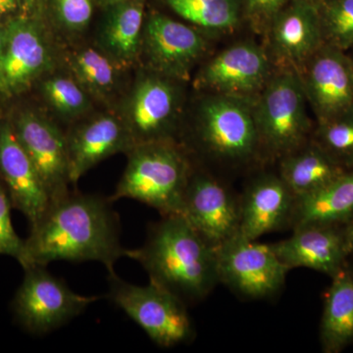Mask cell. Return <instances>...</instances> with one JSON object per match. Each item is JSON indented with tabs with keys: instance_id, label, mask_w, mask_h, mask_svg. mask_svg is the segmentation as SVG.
Here are the masks:
<instances>
[{
	"instance_id": "cell-22",
	"label": "cell",
	"mask_w": 353,
	"mask_h": 353,
	"mask_svg": "<svg viewBox=\"0 0 353 353\" xmlns=\"http://www.w3.org/2000/svg\"><path fill=\"white\" fill-rule=\"evenodd\" d=\"M325 294L320 343L325 353H340L353 345V267L345 265L332 277Z\"/></svg>"
},
{
	"instance_id": "cell-31",
	"label": "cell",
	"mask_w": 353,
	"mask_h": 353,
	"mask_svg": "<svg viewBox=\"0 0 353 353\" xmlns=\"http://www.w3.org/2000/svg\"><path fill=\"white\" fill-rule=\"evenodd\" d=\"M292 0H241L243 20H248L254 32L265 36L269 26Z\"/></svg>"
},
{
	"instance_id": "cell-23",
	"label": "cell",
	"mask_w": 353,
	"mask_h": 353,
	"mask_svg": "<svg viewBox=\"0 0 353 353\" xmlns=\"http://www.w3.org/2000/svg\"><path fill=\"white\" fill-rule=\"evenodd\" d=\"M278 174L296 199L312 194L347 169L334 161L312 139L277 161Z\"/></svg>"
},
{
	"instance_id": "cell-26",
	"label": "cell",
	"mask_w": 353,
	"mask_h": 353,
	"mask_svg": "<svg viewBox=\"0 0 353 353\" xmlns=\"http://www.w3.org/2000/svg\"><path fill=\"white\" fill-rule=\"evenodd\" d=\"M71 75L88 94L99 101H108L119 85L120 65L101 50L83 48L68 57Z\"/></svg>"
},
{
	"instance_id": "cell-30",
	"label": "cell",
	"mask_w": 353,
	"mask_h": 353,
	"mask_svg": "<svg viewBox=\"0 0 353 353\" xmlns=\"http://www.w3.org/2000/svg\"><path fill=\"white\" fill-rule=\"evenodd\" d=\"M8 192L0 180V256H11L23 266L25 262V240H22L11 220L12 209Z\"/></svg>"
},
{
	"instance_id": "cell-1",
	"label": "cell",
	"mask_w": 353,
	"mask_h": 353,
	"mask_svg": "<svg viewBox=\"0 0 353 353\" xmlns=\"http://www.w3.org/2000/svg\"><path fill=\"white\" fill-rule=\"evenodd\" d=\"M110 197L70 192L50 203L25 240L23 269L53 261L101 262L108 272L126 257Z\"/></svg>"
},
{
	"instance_id": "cell-39",
	"label": "cell",
	"mask_w": 353,
	"mask_h": 353,
	"mask_svg": "<svg viewBox=\"0 0 353 353\" xmlns=\"http://www.w3.org/2000/svg\"><path fill=\"white\" fill-rule=\"evenodd\" d=\"M3 105H4L3 102L0 101V116H1L2 112H3Z\"/></svg>"
},
{
	"instance_id": "cell-29",
	"label": "cell",
	"mask_w": 353,
	"mask_h": 353,
	"mask_svg": "<svg viewBox=\"0 0 353 353\" xmlns=\"http://www.w3.org/2000/svg\"><path fill=\"white\" fill-rule=\"evenodd\" d=\"M324 43L347 52L353 48V0H316Z\"/></svg>"
},
{
	"instance_id": "cell-8",
	"label": "cell",
	"mask_w": 353,
	"mask_h": 353,
	"mask_svg": "<svg viewBox=\"0 0 353 353\" xmlns=\"http://www.w3.org/2000/svg\"><path fill=\"white\" fill-rule=\"evenodd\" d=\"M22 284L12 301L16 322L30 334L55 331L83 313L99 296H82L73 292L62 279L46 270V266L24 269Z\"/></svg>"
},
{
	"instance_id": "cell-6",
	"label": "cell",
	"mask_w": 353,
	"mask_h": 353,
	"mask_svg": "<svg viewBox=\"0 0 353 353\" xmlns=\"http://www.w3.org/2000/svg\"><path fill=\"white\" fill-rule=\"evenodd\" d=\"M108 299L161 347L189 343L194 328L187 304L170 290L150 282L146 285L130 284L108 272Z\"/></svg>"
},
{
	"instance_id": "cell-20",
	"label": "cell",
	"mask_w": 353,
	"mask_h": 353,
	"mask_svg": "<svg viewBox=\"0 0 353 353\" xmlns=\"http://www.w3.org/2000/svg\"><path fill=\"white\" fill-rule=\"evenodd\" d=\"M270 246L289 270L308 268L326 274L330 278L347 263L341 226L306 225L292 229L290 238Z\"/></svg>"
},
{
	"instance_id": "cell-11",
	"label": "cell",
	"mask_w": 353,
	"mask_h": 353,
	"mask_svg": "<svg viewBox=\"0 0 353 353\" xmlns=\"http://www.w3.org/2000/svg\"><path fill=\"white\" fill-rule=\"evenodd\" d=\"M275 70L264 44L241 39L202 63L194 76V87L201 92L254 101Z\"/></svg>"
},
{
	"instance_id": "cell-34",
	"label": "cell",
	"mask_w": 353,
	"mask_h": 353,
	"mask_svg": "<svg viewBox=\"0 0 353 353\" xmlns=\"http://www.w3.org/2000/svg\"><path fill=\"white\" fill-rule=\"evenodd\" d=\"M20 3L22 7L23 16H26V17L39 16L41 0H20Z\"/></svg>"
},
{
	"instance_id": "cell-7",
	"label": "cell",
	"mask_w": 353,
	"mask_h": 353,
	"mask_svg": "<svg viewBox=\"0 0 353 353\" xmlns=\"http://www.w3.org/2000/svg\"><path fill=\"white\" fill-rule=\"evenodd\" d=\"M183 83L146 70L137 79L119 117L134 145L180 141Z\"/></svg>"
},
{
	"instance_id": "cell-38",
	"label": "cell",
	"mask_w": 353,
	"mask_h": 353,
	"mask_svg": "<svg viewBox=\"0 0 353 353\" xmlns=\"http://www.w3.org/2000/svg\"><path fill=\"white\" fill-rule=\"evenodd\" d=\"M348 55H350V59H352V65H353V48L350 51H347Z\"/></svg>"
},
{
	"instance_id": "cell-33",
	"label": "cell",
	"mask_w": 353,
	"mask_h": 353,
	"mask_svg": "<svg viewBox=\"0 0 353 353\" xmlns=\"http://www.w3.org/2000/svg\"><path fill=\"white\" fill-rule=\"evenodd\" d=\"M21 16L23 12L20 0H0V26H6Z\"/></svg>"
},
{
	"instance_id": "cell-35",
	"label": "cell",
	"mask_w": 353,
	"mask_h": 353,
	"mask_svg": "<svg viewBox=\"0 0 353 353\" xmlns=\"http://www.w3.org/2000/svg\"><path fill=\"white\" fill-rule=\"evenodd\" d=\"M341 230H343L345 248H347V253L350 256L353 254V217L343 226H341Z\"/></svg>"
},
{
	"instance_id": "cell-10",
	"label": "cell",
	"mask_w": 353,
	"mask_h": 353,
	"mask_svg": "<svg viewBox=\"0 0 353 353\" xmlns=\"http://www.w3.org/2000/svg\"><path fill=\"white\" fill-rule=\"evenodd\" d=\"M0 55V101H16L52 70L50 37L39 16H21L6 26Z\"/></svg>"
},
{
	"instance_id": "cell-37",
	"label": "cell",
	"mask_w": 353,
	"mask_h": 353,
	"mask_svg": "<svg viewBox=\"0 0 353 353\" xmlns=\"http://www.w3.org/2000/svg\"><path fill=\"white\" fill-rule=\"evenodd\" d=\"M106 2L109 4H117L120 3V2L126 1V0H105Z\"/></svg>"
},
{
	"instance_id": "cell-14",
	"label": "cell",
	"mask_w": 353,
	"mask_h": 353,
	"mask_svg": "<svg viewBox=\"0 0 353 353\" xmlns=\"http://www.w3.org/2000/svg\"><path fill=\"white\" fill-rule=\"evenodd\" d=\"M181 215L216 248L239 233L240 196L212 172L194 162L183 194Z\"/></svg>"
},
{
	"instance_id": "cell-27",
	"label": "cell",
	"mask_w": 353,
	"mask_h": 353,
	"mask_svg": "<svg viewBox=\"0 0 353 353\" xmlns=\"http://www.w3.org/2000/svg\"><path fill=\"white\" fill-rule=\"evenodd\" d=\"M37 85L46 103L62 119L81 120L92 108V97L72 75L50 72Z\"/></svg>"
},
{
	"instance_id": "cell-16",
	"label": "cell",
	"mask_w": 353,
	"mask_h": 353,
	"mask_svg": "<svg viewBox=\"0 0 353 353\" xmlns=\"http://www.w3.org/2000/svg\"><path fill=\"white\" fill-rule=\"evenodd\" d=\"M264 39L276 68L299 72L324 43L316 0H292L275 16Z\"/></svg>"
},
{
	"instance_id": "cell-17",
	"label": "cell",
	"mask_w": 353,
	"mask_h": 353,
	"mask_svg": "<svg viewBox=\"0 0 353 353\" xmlns=\"http://www.w3.org/2000/svg\"><path fill=\"white\" fill-rule=\"evenodd\" d=\"M0 180L12 208L27 218L30 228L34 227L50 208L51 199L4 108L0 116Z\"/></svg>"
},
{
	"instance_id": "cell-18",
	"label": "cell",
	"mask_w": 353,
	"mask_h": 353,
	"mask_svg": "<svg viewBox=\"0 0 353 353\" xmlns=\"http://www.w3.org/2000/svg\"><path fill=\"white\" fill-rule=\"evenodd\" d=\"M296 197L277 173L259 172L240 196L239 234L248 240L290 227Z\"/></svg>"
},
{
	"instance_id": "cell-25",
	"label": "cell",
	"mask_w": 353,
	"mask_h": 353,
	"mask_svg": "<svg viewBox=\"0 0 353 353\" xmlns=\"http://www.w3.org/2000/svg\"><path fill=\"white\" fill-rule=\"evenodd\" d=\"M166 3L209 39L233 34L243 20L241 0H166Z\"/></svg>"
},
{
	"instance_id": "cell-15",
	"label": "cell",
	"mask_w": 353,
	"mask_h": 353,
	"mask_svg": "<svg viewBox=\"0 0 353 353\" xmlns=\"http://www.w3.org/2000/svg\"><path fill=\"white\" fill-rule=\"evenodd\" d=\"M316 123L353 109V65L350 55L323 43L297 72Z\"/></svg>"
},
{
	"instance_id": "cell-3",
	"label": "cell",
	"mask_w": 353,
	"mask_h": 353,
	"mask_svg": "<svg viewBox=\"0 0 353 353\" xmlns=\"http://www.w3.org/2000/svg\"><path fill=\"white\" fill-rule=\"evenodd\" d=\"M181 143L190 157L231 171L262 163L261 148L253 115V101L231 95L201 92L189 132Z\"/></svg>"
},
{
	"instance_id": "cell-4",
	"label": "cell",
	"mask_w": 353,
	"mask_h": 353,
	"mask_svg": "<svg viewBox=\"0 0 353 353\" xmlns=\"http://www.w3.org/2000/svg\"><path fill=\"white\" fill-rule=\"evenodd\" d=\"M111 201L131 199L161 216L182 214L183 194L194 162L180 143L152 141L132 146Z\"/></svg>"
},
{
	"instance_id": "cell-12",
	"label": "cell",
	"mask_w": 353,
	"mask_h": 353,
	"mask_svg": "<svg viewBox=\"0 0 353 353\" xmlns=\"http://www.w3.org/2000/svg\"><path fill=\"white\" fill-rule=\"evenodd\" d=\"M208 48V37L188 23L160 13L152 14L145 21L141 55L148 69L160 75L189 82Z\"/></svg>"
},
{
	"instance_id": "cell-13",
	"label": "cell",
	"mask_w": 353,
	"mask_h": 353,
	"mask_svg": "<svg viewBox=\"0 0 353 353\" xmlns=\"http://www.w3.org/2000/svg\"><path fill=\"white\" fill-rule=\"evenodd\" d=\"M4 111L43 180L51 202L66 196L71 181L65 132L38 109L12 105Z\"/></svg>"
},
{
	"instance_id": "cell-5",
	"label": "cell",
	"mask_w": 353,
	"mask_h": 353,
	"mask_svg": "<svg viewBox=\"0 0 353 353\" xmlns=\"http://www.w3.org/2000/svg\"><path fill=\"white\" fill-rule=\"evenodd\" d=\"M310 112L299 73L276 68L253 101L264 162H277L307 143L315 126Z\"/></svg>"
},
{
	"instance_id": "cell-24",
	"label": "cell",
	"mask_w": 353,
	"mask_h": 353,
	"mask_svg": "<svg viewBox=\"0 0 353 353\" xmlns=\"http://www.w3.org/2000/svg\"><path fill=\"white\" fill-rule=\"evenodd\" d=\"M114 6L101 32V50L124 67L141 57L145 8L141 0H126Z\"/></svg>"
},
{
	"instance_id": "cell-19",
	"label": "cell",
	"mask_w": 353,
	"mask_h": 353,
	"mask_svg": "<svg viewBox=\"0 0 353 353\" xmlns=\"http://www.w3.org/2000/svg\"><path fill=\"white\" fill-rule=\"evenodd\" d=\"M66 134L71 185H76L90 169L134 146L119 115L99 114L80 121Z\"/></svg>"
},
{
	"instance_id": "cell-36",
	"label": "cell",
	"mask_w": 353,
	"mask_h": 353,
	"mask_svg": "<svg viewBox=\"0 0 353 353\" xmlns=\"http://www.w3.org/2000/svg\"><path fill=\"white\" fill-rule=\"evenodd\" d=\"M6 26H0V55H1L2 50H3L4 41H6Z\"/></svg>"
},
{
	"instance_id": "cell-9",
	"label": "cell",
	"mask_w": 353,
	"mask_h": 353,
	"mask_svg": "<svg viewBox=\"0 0 353 353\" xmlns=\"http://www.w3.org/2000/svg\"><path fill=\"white\" fill-rule=\"evenodd\" d=\"M218 281L246 299H267L283 290L290 270L270 245L236 234L216 246Z\"/></svg>"
},
{
	"instance_id": "cell-2",
	"label": "cell",
	"mask_w": 353,
	"mask_h": 353,
	"mask_svg": "<svg viewBox=\"0 0 353 353\" xmlns=\"http://www.w3.org/2000/svg\"><path fill=\"white\" fill-rule=\"evenodd\" d=\"M150 282L170 290L183 303L205 299L219 284L215 248L197 233L182 215L162 216L150 225L145 243L127 250Z\"/></svg>"
},
{
	"instance_id": "cell-21",
	"label": "cell",
	"mask_w": 353,
	"mask_h": 353,
	"mask_svg": "<svg viewBox=\"0 0 353 353\" xmlns=\"http://www.w3.org/2000/svg\"><path fill=\"white\" fill-rule=\"evenodd\" d=\"M353 217V169L322 189L296 199L290 228L343 226Z\"/></svg>"
},
{
	"instance_id": "cell-32",
	"label": "cell",
	"mask_w": 353,
	"mask_h": 353,
	"mask_svg": "<svg viewBox=\"0 0 353 353\" xmlns=\"http://www.w3.org/2000/svg\"><path fill=\"white\" fill-rule=\"evenodd\" d=\"M60 24L72 32L83 31L92 16V0H53Z\"/></svg>"
},
{
	"instance_id": "cell-28",
	"label": "cell",
	"mask_w": 353,
	"mask_h": 353,
	"mask_svg": "<svg viewBox=\"0 0 353 353\" xmlns=\"http://www.w3.org/2000/svg\"><path fill=\"white\" fill-rule=\"evenodd\" d=\"M311 139L334 161L353 169V109L334 119L316 123Z\"/></svg>"
}]
</instances>
